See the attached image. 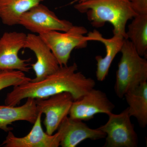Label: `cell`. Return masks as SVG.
<instances>
[{
	"label": "cell",
	"mask_w": 147,
	"mask_h": 147,
	"mask_svg": "<svg viewBox=\"0 0 147 147\" xmlns=\"http://www.w3.org/2000/svg\"><path fill=\"white\" fill-rule=\"evenodd\" d=\"M24 72L16 70L0 69V91L10 86H16L31 80Z\"/></svg>",
	"instance_id": "18"
},
{
	"label": "cell",
	"mask_w": 147,
	"mask_h": 147,
	"mask_svg": "<svg viewBox=\"0 0 147 147\" xmlns=\"http://www.w3.org/2000/svg\"><path fill=\"white\" fill-rule=\"evenodd\" d=\"M131 7L136 13L147 14V0H130Z\"/></svg>",
	"instance_id": "19"
},
{
	"label": "cell",
	"mask_w": 147,
	"mask_h": 147,
	"mask_svg": "<svg viewBox=\"0 0 147 147\" xmlns=\"http://www.w3.org/2000/svg\"><path fill=\"white\" fill-rule=\"evenodd\" d=\"M87 36L90 41H99L105 45L106 50L105 57H102L101 56H96L95 57L97 61L96 78L99 82H102L108 75L110 66L116 55L121 52L125 38L121 35L117 34H114L110 38H105L95 30L89 32Z\"/></svg>",
	"instance_id": "13"
},
{
	"label": "cell",
	"mask_w": 147,
	"mask_h": 147,
	"mask_svg": "<svg viewBox=\"0 0 147 147\" xmlns=\"http://www.w3.org/2000/svg\"><path fill=\"white\" fill-rule=\"evenodd\" d=\"M38 113L45 115L46 132L52 135L69 114L74 99L71 94L64 92L45 98H35Z\"/></svg>",
	"instance_id": "7"
},
{
	"label": "cell",
	"mask_w": 147,
	"mask_h": 147,
	"mask_svg": "<svg viewBox=\"0 0 147 147\" xmlns=\"http://www.w3.org/2000/svg\"><path fill=\"white\" fill-rule=\"evenodd\" d=\"M126 39L132 43L140 56L147 57V14H138L133 18L126 31Z\"/></svg>",
	"instance_id": "17"
},
{
	"label": "cell",
	"mask_w": 147,
	"mask_h": 147,
	"mask_svg": "<svg viewBox=\"0 0 147 147\" xmlns=\"http://www.w3.org/2000/svg\"><path fill=\"white\" fill-rule=\"evenodd\" d=\"M38 113L36 99L33 98H27L26 103L21 106L0 105V129L6 132L11 131L13 128L9 125L16 121L34 124Z\"/></svg>",
	"instance_id": "14"
},
{
	"label": "cell",
	"mask_w": 147,
	"mask_h": 147,
	"mask_svg": "<svg viewBox=\"0 0 147 147\" xmlns=\"http://www.w3.org/2000/svg\"><path fill=\"white\" fill-rule=\"evenodd\" d=\"M24 48L32 51L36 55V61L31 65L35 74L32 82H38L57 71L60 67L57 60L39 35L27 34Z\"/></svg>",
	"instance_id": "10"
},
{
	"label": "cell",
	"mask_w": 147,
	"mask_h": 147,
	"mask_svg": "<svg viewBox=\"0 0 147 147\" xmlns=\"http://www.w3.org/2000/svg\"><path fill=\"white\" fill-rule=\"evenodd\" d=\"M18 24L38 35L52 31L67 32L74 26L69 21L59 19L54 12L41 3L24 13Z\"/></svg>",
	"instance_id": "6"
},
{
	"label": "cell",
	"mask_w": 147,
	"mask_h": 147,
	"mask_svg": "<svg viewBox=\"0 0 147 147\" xmlns=\"http://www.w3.org/2000/svg\"><path fill=\"white\" fill-rule=\"evenodd\" d=\"M42 113L39 112L34 125L30 132L22 137L15 136L9 131L5 140L0 146L4 147H58L61 139L59 130L50 135L43 131L41 124Z\"/></svg>",
	"instance_id": "11"
},
{
	"label": "cell",
	"mask_w": 147,
	"mask_h": 147,
	"mask_svg": "<svg viewBox=\"0 0 147 147\" xmlns=\"http://www.w3.org/2000/svg\"><path fill=\"white\" fill-rule=\"evenodd\" d=\"M76 63L61 66L57 71L38 82L30 81L13 87L5 100V105L16 106L28 98H45L64 92L71 94L74 100L81 98L95 86L94 80L77 71Z\"/></svg>",
	"instance_id": "1"
},
{
	"label": "cell",
	"mask_w": 147,
	"mask_h": 147,
	"mask_svg": "<svg viewBox=\"0 0 147 147\" xmlns=\"http://www.w3.org/2000/svg\"><path fill=\"white\" fill-rule=\"evenodd\" d=\"M84 27L73 26L63 33L52 31L39 34L50 47L60 66L67 65L71 52L75 49L86 47L90 41Z\"/></svg>",
	"instance_id": "4"
},
{
	"label": "cell",
	"mask_w": 147,
	"mask_h": 147,
	"mask_svg": "<svg viewBox=\"0 0 147 147\" xmlns=\"http://www.w3.org/2000/svg\"><path fill=\"white\" fill-rule=\"evenodd\" d=\"M44 1L0 0V18L5 25H17L24 13Z\"/></svg>",
	"instance_id": "16"
},
{
	"label": "cell",
	"mask_w": 147,
	"mask_h": 147,
	"mask_svg": "<svg viewBox=\"0 0 147 147\" xmlns=\"http://www.w3.org/2000/svg\"><path fill=\"white\" fill-rule=\"evenodd\" d=\"M105 124L98 128L106 134L103 147H137L138 137L128 109L119 114L110 113Z\"/></svg>",
	"instance_id": "5"
},
{
	"label": "cell",
	"mask_w": 147,
	"mask_h": 147,
	"mask_svg": "<svg viewBox=\"0 0 147 147\" xmlns=\"http://www.w3.org/2000/svg\"><path fill=\"white\" fill-rule=\"evenodd\" d=\"M115 108V105L104 92L94 88L81 98L73 101L69 115L72 119L89 121L96 114L108 115Z\"/></svg>",
	"instance_id": "8"
},
{
	"label": "cell",
	"mask_w": 147,
	"mask_h": 147,
	"mask_svg": "<svg viewBox=\"0 0 147 147\" xmlns=\"http://www.w3.org/2000/svg\"><path fill=\"white\" fill-rule=\"evenodd\" d=\"M27 34L23 32H6L0 38V69L28 72L31 59H22L18 53L25 47Z\"/></svg>",
	"instance_id": "9"
},
{
	"label": "cell",
	"mask_w": 147,
	"mask_h": 147,
	"mask_svg": "<svg viewBox=\"0 0 147 147\" xmlns=\"http://www.w3.org/2000/svg\"><path fill=\"white\" fill-rule=\"evenodd\" d=\"M57 130L61 133L60 146L75 147L87 139L96 140L104 139L106 134L98 128H90L83 121L66 117Z\"/></svg>",
	"instance_id": "12"
},
{
	"label": "cell",
	"mask_w": 147,
	"mask_h": 147,
	"mask_svg": "<svg viewBox=\"0 0 147 147\" xmlns=\"http://www.w3.org/2000/svg\"><path fill=\"white\" fill-rule=\"evenodd\" d=\"M83 0H74V1H73L71 3H75L76 2H77L80 1H82Z\"/></svg>",
	"instance_id": "20"
},
{
	"label": "cell",
	"mask_w": 147,
	"mask_h": 147,
	"mask_svg": "<svg viewBox=\"0 0 147 147\" xmlns=\"http://www.w3.org/2000/svg\"><path fill=\"white\" fill-rule=\"evenodd\" d=\"M78 2L74 8L86 13L93 26L101 28L109 22L113 25V34L121 35L126 39L127 23L137 15L130 0H83Z\"/></svg>",
	"instance_id": "2"
},
{
	"label": "cell",
	"mask_w": 147,
	"mask_h": 147,
	"mask_svg": "<svg viewBox=\"0 0 147 147\" xmlns=\"http://www.w3.org/2000/svg\"><path fill=\"white\" fill-rule=\"evenodd\" d=\"M124 97L128 105L129 115L137 119L141 127H146L147 125V82L128 91Z\"/></svg>",
	"instance_id": "15"
},
{
	"label": "cell",
	"mask_w": 147,
	"mask_h": 147,
	"mask_svg": "<svg viewBox=\"0 0 147 147\" xmlns=\"http://www.w3.org/2000/svg\"><path fill=\"white\" fill-rule=\"evenodd\" d=\"M116 72L115 91L119 98L128 91L147 81V61L140 56L128 39H125Z\"/></svg>",
	"instance_id": "3"
}]
</instances>
